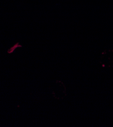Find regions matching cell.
I'll use <instances>...</instances> for the list:
<instances>
[{
	"instance_id": "6da1fadb",
	"label": "cell",
	"mask_w": 113,
	"mask_h": 127,
	"mask_svg": "<svg viewBox=\"0 0 113 127\" xmlns=\"http://www.w3.org/2000/svg\"><path fill=\"white\" fill-rule=\"evenodd\" d=\"M53 93L58 99L63 98L66 96V88L60 81H57L53 86Z\"/></svg>"
}]
</instances>
